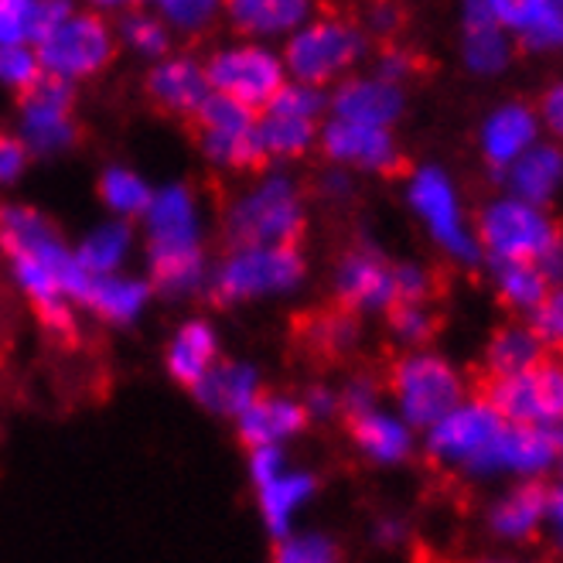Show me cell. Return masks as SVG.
Segmentation results:
<instances>
[{"mask_svg": "<svg viewBox=\"0 0 563 563\" xmlns=\"http://www.w3.org/2000/svg\"><path fill=\"white\" fill-rule=\"evenodd\" d=\"M331 294H335L339 308L352 318L389 314L396 308L393 260L373 243L349 246L339 256L335 271H331Z\"/></svg>", "mask_w": 563, "mask_h": 563, "instance_id": "15", "label": "cell"}, {"mask_svg": "<svg viewBox=\"0 0 563 563\" xmlns=\"http://www.w3.org/2000/svg\"><path fill=\"white\" fill-rule=\"evenodd\" d=\"M404 11L396 8V4H373L366 14L358 18L362 31L369 35V42H393L396 35H400V27H404Z\"/></svg>", "mask_w": 563, "mask_h": 563, "instance_id": "50", "label": "cell"}, {"mask_svg": "<svg viewBox=\"0 0 563 563\" xmlns=\"http://www.w3.org/2000/svg\"><path fill=\"white\" fill-rule=\"evenodd\" d=\"M96 195H99V206L110 219H120V222H141V216L147 212L151 206V195H154V181L134 168V164H123V161H113L107 164L103 172L96 178Z\"/></svg>", "mask_w": 563, "mask_h": 563, "instance_id": "34", "label": "cell"}, {"mask_svg": "<svg viewBox=\"0 0 563 563\" xmlns=\"http://www.w3.org/2000/svg\"><path fill=\"white\" fill-rule=\"evenodd\" d=\"M31 168V157L14 137V130H0V188L18 185Z\"/></svg>", "mask_w": 563, "mask_h": 563, "instance_id": "49", "label": "cell"}, {"mask_svg": "<svg viewBox=\"0 0 563 563\" xmlns=\"http://www.w3.org/2000/svg\"><path fill=\"white\" fill-rule=\"evenodd\" d=\"M154 305V287L144 274L123 271L110 277H89L79 308L110 328H134Z\"/></svg>", "mask_w": 563, "mask_h": 563, "instance_id": "25", "label": "cell"}, {"mask_svg": "<svg viewBox=\"0 0 563 563\" xmlns=\"http://www.w3.org/2000/svg\"><path fill=\"white\" fill-rule=\"evenodd\" d=\"M144 277L154 297L185 305L209 290V225L206 202L191 181L172 178L154 185L151 206L137 222Z\"/></svg>", "mask_w": 563, "mask_h": 563, "instance_id": "2", "label": "cell"}, {"mask_svg": "<svg viewBox=\"0 0 563 563\" xmlns=\"http://www.w3.org/2000/svg\"><path fill=\"white\" fill-rule=\"evenodd\" d=\"M529 324L537 328V335L547 342V349H563V287L550 290L543 308L529 318Z\"/></svg>", "mask_w": 563, "mask_h": 563, "instance_id": "48", "label": "cell"}, {"mask_svg": "<svg viewBox=\"0 0 563 563\" xmlns=\"http://www.w3.org/2000/svg\"><path fill=\"white\" fill-rule=\"evenodd\" d=\"M389 396L400 420L423 434L468 400V379L434 349L404 352L389 369Z\"/></svg>", "mask_w": 563, "mask_h": 563, "instance_id": "6", "label": "cell"}, {"mask_svg": "<svg viewBox=\"0 0 563 563\" xmlns=\"http://www.w3.org/2000/svg\"><path fill=\"white\" fill-rule=\"evenodd\" d=\"M556 461H560V430L503 423V430L492 438V444L478 457L472 478L519 475L526 482H540L550 468H556Z\"/></svg>", "mask_w": 563, "mask_h": 563, "instance_id": "17", "label": "cell"}, {"mask_svg": "<svg viewBox=\"0 0 563 563\" xmlns=\"http://www.w3.org/2000/svg\"><path fill=\"white\" fill-rule=\"evenodd\" d=\"M38 62L45 79L82 86L96 76H103L117 58V31L107 14L96 8H73L48 35L38 42Z\"/></svg>", "mask_w": 563, "mask_h": 563, "instance_id": "8", "label": "cell"}, {"mask_svg": "<svg viewBox=\"0 0 563 563\" xmlns=\"http://www.w3.org/2000/svg\"><path fill=\"white\" fill-rule=\"evenodd\" d=\"M488 8L526 52H563V0H488Z\"/></svg>", "mask_w": 563, "mask_h": 563, "instance_id": "28", "label": "cell"}, {"mask_svg": "<svg viewBox=\"0 0 563 563\" xmlns=\"http://www.w3.org/2000/svg\"><path fill=\"white\" fill-rule=\"evenodd\" d=\"M219 358H222V335L216 321L202 314L178 321L168 335V345H164V369H168V376L185 389H191L202 379Z\"/></svg>", "mask_w": 563, "mask_h": 563, "instance_id": "29", "label": "cell"}, {"mask_svg": "<svg viewBox=\"0 0 563 563\" xmlns=\"http://www.w3.org/2000/svg\"><path fill=\"white\" fill-rule=\"evenodd\" d=\"M376 79L389 82V86H400L407 89V82L413 79L417 73V55L404 45H383L373 58V69H369Z\"/></svg>", "mask_w": 563, "mask_h": 563, "instance_id": "47", "label": "cell"}, {"mask_svg": "<svg viewBox=\"0 0 563 563\" xmlns=\"http://www.w3.org/2000/svg\"><path fill=\"white\" fill-rule=\"evenodd\" d=\"M556 468H560V482H563V430H560V461H556Z\"/></svg>", "mask_w": 563, "mask_h": 563, "instance_id": "57", "label": "cell"}, {"mask_svg": "<svg viewBox=\"0 0 563 563\" xmlns=\"http://www.w3.org/2000/svg\"><path fill=\"white\" fill-rule=\"evenodd\" d=\"M79 89L55 79H42L31 92L18 99L14 110V137L31 161H52L69 154L79 144Z\"/></svg>", "mask_w": 563, "mask_h": 563, "instance_id": "12", "label": "cell"}, {"mask_svg": "<svg viewBox=\"0 0 563 563\" xmlns=\"http://www.w3.org/2000/svg\"><path fill=\"white\" fill-rule=\"evenodd\" d=\"M475 563H519V560H475Z\"/></svg>", "mask_w": 563, "mask_h": 563, "instance_id": "58", "label": "cell"}, {"mask_svg": "<svg viewBox=\"0 0 563 563\" xmlns=\"http://www.w3.org/2000/svg\"><path fill=\"white\" fill-rule=\"evenodd\" d=\"M547 492L543 482H519L488 509V529L509 543L533 540L547 526Z\"/></svg>", "mask_w": 563, "mask_h": 563, "instance_id": "32", "label": "cell"}, {"mask_svg": "<svg viewBox=\"0 0 563 563\" xmlns=\"http://www.w3.org/2000/svg\"><path fill=\"white\" fill-rule=\"evenodd\" d=\"M233 423H236V438L246 444V451H253V448H284L287 451L305 434L311 420L294 393L263 389L260 400L250 410H243Z\"/></svg>", "mask_w": 563, "mask_h": 563, "instance_id": "23", "label": "cell"}, {"mask_svg": "<svg viewBox=\"0 0 563 563\" xmlns=\"http://www.w3.org/2000/svg\"><path fill=\"white\" fill-rule=\"evenodd\" d=\"M206 76L216 96L233 99V103L263 113L271 107V99L287 82L280 48L274 45H256L243 38H225L216 42L206 55Z\"/></svg>", "mask_w": 563, "mask_h": 563, "instance_id": "9", "label": "cell"}, {"mask_svg": "<svg viewBox=\"0 0 563 563\" xmlns=\"http://www.w3.org/2000/svg\"><path fill=\"white\" fill-rule=\"evenodd\" d=\"M349 438L358 457L373 468H400L417 454L420 434L410 430L393 407H376L349 420Z\"/></svg>", "mask_w": 563, "mask_h": 563, "instance_id": "26", "label": "cell"}, {"mask_svg": "<svg viewBox=\"0 0 563 563\" xmlns=\"http://www.w3.org/2000/svg\"><path fill=\"white\" fill-rule=\"evenodd\" d=\"M396 305H427L434 297V274L417 260H393Z\"/></svg>", "mask_w": 563, "mask_h": 563, "instance_id": "45", "label": "cell"}, {"mask_svg": "<svg viewBox=\"0 0 563 563\" xmlns=\"http://www.w3.org/2000/svg\"><path fill=\"white\" fill-rule=\"evenodd\" d=\"M472 225L488 263H540L563 240L547 209L526 206L512 195L492 198Z\"/></svg>", "mask_w": 563, "mask_h": 563, "instance_id": "10", "label": "cell"}, {"mask_svg": "<svg viewBox=\"0 0 563 563\" xmlns=\"http://www.w3.org/2000/svg\"><path fill=\"white\" fill-rule=\"evenodd\" d=\"M547 355H550V349L537 335L533 324H529V321H509L488 339L482 366H485L488 379H506V376H519L526 369L540 366Z\"/></svg>", "mask_w": 563, "mask_h": 563, "instance_id": "33", "label": "cell"}, {"mask_svg": "<svg viewBox=\"0 0 563 563\" xmlns=\"http://www.w3.org/2000/svg\"><path fill=\"white\" fill-rule=\"evenodd\" d=\"M219 229L229 246H301L308 191L287 168H260L225 198Z\"/></svg>", "mask_w": 563, "mask_h": 563, "instance_id": "3", "label": "cell"}, {"mask_svg": "<svg viewBox=\"0 0 563 563\" xmlns=\"http://www.w3.org/2000/svg\"><path fill=\"white\" fill-rule=\"evenodd\" d=\"M482 400L506 423L563 430V358L547 355L519 376L488 379Z\"/></svg>", "mask_w": 563, "mask_h": 563, "instance_id": "13", "label": "cell"}, {"mask_svg": "<svg viewBox=\"0 0 563 563\" xmlns=\"http://www.w3.org/2000/svg\"><path fill=\"white\" fill-rule=\"evenodd\" d=\"M540 130L543 123L537 110L526 103H506L499 110H492L478 130V147L488 172L495 178H503L529 147L540 144Z\"/></svg>", "mask_w": 563, "mask_h": 563, "instance_id": "22", "label": "cell"}, {"mask_svg": "<svg viewBox=\"0 0 563 563\" xmlns=\"http://www.w3.org/2000/svg\"><path fill=\"white\" fill-rule=\"evenodd\" d=\"M352 191H355V175H349V172L328 168L318 175V195L324 202H345V198H352Z\"/></svg>", "mask_w": 563, "mask_h": 563, "instance_id": "53", "label": "cell"}, {"mask_svg": "<svg viewBox=\"0 0 563 563\" xmlns=\"http://www.w3.org/2000/svg\"><path fill=\"white\" fill-rule=\"evenodd\" d=\"M321 123L308 120H290L277 113H260L256 117V141L267 168H287L294 161H305L318 151Z\"/></svg>", "mask_w": 563, "mask_h": 563, "instance_id": "35", "label": "cell"}, {"mask_svg": "<svg viewBox=\"0 0 563 563\" xmlns=\"http://www.w3.org/2000/svg\"><path fill=\"white\" fill-rule=\"evenodd\" d=\"M69 0H0V48H38L48 31L69 14Z\"/></svg>", "mask_w": 563, "mask_h": 563, "instance_id": "36", "label": "cell"}, {"mask_svg": "<svg viewBox=\"0 0 563 563\" xmlns=\"http://www.w3.org/2000/svg\"><path fill=\"white\" fill-rule=\"evenodd\" d=\"M376 407H383V389H379V383L373 376L358 373L345 386H339V410H342L345 420H355V417L369 413Z\"/></svg>", "mask_w": 563, "mask_h": 563, "instance_id": "46", "label": "cell"}, {"mask_svg": "<svg viewBox=\"0 0 563 563\" xmlns=\"http://www.w3.org/2000/svg\"><path fill=\"white\" fill-rule=\"evenodd\" d=\"M410 537V526L404 516H379L373 522V543L376 547H386V550H396L400 543H407Z\"/></svg>", "mask_w": 563, "mask_h": 563, "instance_id": "54", "label": "cell"}, {"mask_svg": "<svg viewBox=\"0 0 563 563\" xmlns=\"http://www.w3.org/2000/svg\"><path fill=\"white\" fill-rule=\"evenodd\" d=\"M509 185V195L526 206L547 209L556 191L563 188V151L556 144H533L512 168L503 175Z\"/></svg>", "mask_w": 563, "mask_h": 563, "instance_id": "31", "label": "cell"}, {"mask_svg": "<svg viewBox=\"0 0 563 563\" xmlns=\"http://www.w3.org/2000/svg\"><path fill=\"white\" fill-rule=\"evenodd\" d=\"M271 563H342V547L324 529L301 526L290 537L274 543Z\"/></svg>", "mask_w": 563, "mask_h": 563, "instance_id": "40", "label": "cell"}, {"mask_svg": "<svg viewBox=\"0 0 563 563\" xmlns=\"http://www.w3.org/2000/svg\"><path fill=\"white\" fill-rule=\"evenodd\" d=\"M407 113V89L376 79L369 69H362L339 86L328 89V117L342 123L393 130Z\"/></svg>", "mask_w": 563, "mask_h": 563, "instance_id": "19", "label": "cell"}, {"mask_svg": "<svg viewBox=\"0 0 563 563\" xmlns=\"http://www.w3.org/2000/svg\"><path fill=\"white\" fill-rule=\"evenodd\" d=\"M318 492H321V478L301 465H287L274 478L253 485V503H256L260 526L267 529V537L274 543L290 537L294 529H301V519L314 506Z\"/></svg>", "mask_w": 563, "mask_h": 563, "instance_id": "20", "label": "cell"}, {"mask_svg": "<svg viewBox=\"0 0 563 563\" xmlns=\"http://www.w3.org/2000/svg\"><path fill=\"white\" fill-rule=\"evenodd\" d=\"M503 417L495 413L482 396H468L465 404L454 407L448 417H441L430 430H423V454L434 461V465L448 472L472 475L478 457L492 444V438L503 430Z\"/></svg>", "mask_w": 563, "mask_h": 563, "instance_id": "14", "label": "cell"}, {"mask_svg": "<svg viewBox=\"0 0 563 563\" xmlns=\"http://www.w3.org/2000/svg\"><path fill=\"white\" fill-rule=\"evenodd\" d=\"M151 11L172 31L175 45L206 38L222 24L219 0H157V4H151Z\"/></svg>", "mask_w": 563, "mask_h": 563, "instance_id": "39", "label": "cell"}, {"mask_svg": "<svg viewBox=\"0 0 563 563\" xmlns=\"http://www.w3.org/2000/svg\"><path fill=\"white\" fill-rule=\"evenodd\" d=\"M318 154L328 161V168L349 175H393L404 164V151L393 130L342 123L331 117L321 123Z\"/></svg>", "mask_w": 563, "mask_h": 563, "instance_id": "16", "label": "cell"}, {"mask_svg": "<svg viewBox=\"0 0 563 563\" xmlns=\"http://www.w3.org/2000/svg\"><path fill=\"white\" fill-rule=\"evenodd\" d=\"M144 92L161 113H168L175 120H195V113L202 110V103L212 96L202 55L175 48L172 55L147 65Z\"/></svg>", "mask_w": 563, "mask_h": 563, "instance_id": "18", "label": "cell"}, {"mask_svg": "<svg viewBox=\"0 0 563 563\" xmlns=\"http://www.w3.org/2000/svg\"><path fill=\"white\" fill-rule=\"evenodd\" d=\"M308 284V256L301 246H225L212 263L209 297L222 308L287 301Z\"/></svg>", "mask_w": 563, "mask_h": 563, "instance_id": "5", "label": "cell"}, {"mask_svg": "<svg viewBox=\"0 0 563 563\" xmlns=\"http://www.w3.org/2000/svg\"><path fill=\"white\" fill-rule=\"evenodd\" d=\"M547 526H550L556 547L563 550V482L547 492Z\"/></svg>", "mask_w": 563, "mask_h": 563, "instance_id": "55", "label": "cell"}, {"mask_svg": "<svg viewBox=\"0 0 563 563\" xmlns=\"http://www.w3.org/2000/svg\"><path fill=\"white\" fill-rule=\"evenodd\" d=\"M256 117L253 110L233 103L225 96H209L202 110L195 113V144L209 168L222 175H256L267 168L256 141Z\"/></svg>", "mask_w": 563, "mask_h": 563, "instance_id": "11", "label": "cell"}, {"mask_svg": "<svg viewBox=\"0 0 563 563\" xmlns=\"http://www.w3.org/2000/svg\"><path fill=\"white\" fill-rule=\"evenodd\" d=\"M314 11L311 0H229L222 4V24L229 38L280 48Z\"/></svg>", "mask_w": 563, "mask_h": 563, "instance_id": "21", "label": "cell"}, {"mask_svg": "<svg viewBox=\"0 0 563 563\" xmlns=\"http://www.w3.org/2000/svg\"><path fill=\"white\" fill-rule=\"evenodd\" d=\"M311 345H318L328 355H345L358 345V318L339 311V314H321L311 324Z\"/></svg>", "mask_w": 563, "mask_h": 563, "instance_id": "44", "label": "cell"}, {"mask_svg": "<svg viewBox=\"0 0 563 563\" xmlns=\"http://www.w3.org/2000/svg\"><path fill=\"white\" fill-rule=\"evenodd\" d=\"M373 52L369 35L358 18L342 11H314L294 35L280 45L284 73L290 82H305L314 89H331L342 79L362 73Z\"/></svg>", "mask_w": 563, "mask_h": 563, "instance_id": "4", "label": "cell"}, {"mask_svg": "<svg viewBox=\"0 0 563 563\" xmlns=\"http://www.w3.org/2000/svg\"><path fill=\"white\" fill-rule=\"evenodd\" d=\"M195 404L212 417L236 420L263 396V373L250 358H219L216 366L198 379L191 389Z\"/></svg>", "mask_w": 563, "mask_h": 563, "instance_id": "24", "label": "cell"}, {"mask_svg": "<svg viewBox=\"0 0 563 563\" xmlns=\"http://www.w3.org/2000/svg\"><path fill=\"white\" fill-rule=\"evenodd\" d=\"M113 31H117V48L134 55L147 65L161 62L164 55L175 52V38L172 31L164 27V21L144 8V4H126L117 18H113Z\"/></svg>", "mask_w": 563, "mask_h": 563, "instance_id": "37", "label": "cell"}, {"mask_svg": "<svg viewBox=\"0 0 563 563\" xmlns=\"http://www.w3.org/2000/svg\"><path fill=\"white\" fill-rule=\"evenodd\" d=\"M537 271L547 277V284H550L553 290H556V287H563V240H560V243H556V246L540 260V263H537Z\"/></svg>", "mask_w": 563, "mask_h": 563, "instance_id": "56", "label": "cell"}, {"mask_svg": "<svg viewBox=\"0 0 563 563\" xmlns=\"http://www.w3.org/2000/svg\"><path fill=\"white\" fill-rule=\"evenodd\" d=\"M0 253L14 287L55 335H73L76 308L89 284L58 222L27 202L0 206Z\"/></svg>", "mask_w": 563, "mask_h": 563, "instance_id": "1", "label": "cell"}, {"mask_svg": "<svg viewBox=\"0 0 563 563\" xmlns=\"http://www.w3.org/2000/svg\"><path fill=\"white\" fill-rule=\"evenodd\" d=\"M537 117H540L543 130H550V134H553L556 141H563V79L553 82V86L543 92Z\"/></svg>", "mask_w": 563, "mask_h": 563, "instance_id": "52", "label": "cell"}, {"mask_svg": "<svg viewBox=\"0 0 563 563\" xmlns=\"http://www.w3.org/2000/svg\"><path fill=\"white\" fill-rule=\"evenodd\" d=\"M263 113H277V117H290V120H308V123H324L328 120V92L287 79Z\"/></svg>", "mask_w": 563, "mask_h": 563, "instance_id": "42", "label": "cell"}, {"mask_svg": "<svg viewBox=\"0 0 563 563\" xmlns=\"http://www.w3.org/2000/svg\"><path fill=\"white\" fill-rule=\"evenodd\" d=\"M386 328H389V339L396 345H404L407 352L427 349L438 335V314L430 311L427 305H396L386 314Z\"/></svg>", "mask_w": 563, "mask_h": 563, "instance_id": "41", "label": "cell"}, {"mask_svg": "<svg viewBox=\"0 0 563 563\" xmlns=\"http://www.w3.org/2000/svg\"><path fill=\"white\" fill-rule=\"evenodd\" d=\"M301 407H305V413H308V420L314 423V420H335V417H342V410H339V386H331V383H311L301 396Z\"/></svg>", "mask_w": 563, "mask_h": 563, "instance_id": "51", "label": "cell"}, {"mask_svg": "<svg viewBox=\"0 0 563 563\" xmlns=\"http://www.w3.org/2000/svg\"><path fill=\"white\" fill-rule=\"evenodd\" d=\"M516 42L495 21L488 0H468L461 8V62L472 76H499L509 69Z\"/></svg>", "mask_w": 563, "mask_h": 563, "instance_id": "27", "label": "cell"}, {"mask_svg": "<svg viewBox=\"0 0 563 563\" xmlns=\"http://www.w3.org/2000/svg\"><path fill=\"white\" fill-rule=\"evenodd\" d=\"M141 253V233L134 222H120L103 216L73 243V256L86 277H110L130 271Z\"/></svg>", "mask_w": 563, "mask_h": 563, "instance_id": "30", "label": "cell"}, {"mask_svg": "<svg viewBox=\"0 0 563 563\" xmlns=\"http://www.w3.org/2000/svg\"><path fill=\"white\" fill-rule=\"evenodd\" d=\"M42 79H45V73H42V62H38L35 48H27V45L0 48V89H8L21 99Z\"/></svg>", "mask_w": 563, "mask_h": 563, "instance_id": "43", "label": "cell"}, {"mask_svg": "<svg viewBox=\"0 0 563 563\" xmlns=\"http://www.w3.org/2000/svg\"><path fill=\"white\" fill-rule=\"evenodd\" d=\"M404 195L430 243L451 263H457V267H478L485 256L475 240V225L465 212V202H461L454 178L441 164H420V168H413L407 175Z\"/></svg>", "mask_w": 563, "mask_h": 563, "instance_id": "7", "label": "cell"}, {"mask_svg": "<svg viewBox=\"0 0 563 563\" xmlns=\"http://www.w3.org/2000/svg\"><path fill=\"white\" fill-rule=\"evenodd\" d=\"M492 287L509 311L526 318H533L553 290L537 263H492Z\"/></svg>", "mask_w": 563, "mask_h": 563, "instance_id": "38", "label": "cell"}]
</instances>
